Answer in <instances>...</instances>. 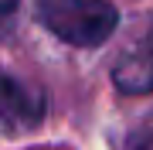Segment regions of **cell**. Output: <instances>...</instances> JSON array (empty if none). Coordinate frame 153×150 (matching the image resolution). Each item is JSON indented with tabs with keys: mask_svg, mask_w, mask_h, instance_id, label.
Returning a JSON list of instances; mask_svg holds the SVG:
<instances>
[{
	"mask_svg": "<svg viewBox=\"0 0 153 150\" xmlns=\"http://www.w3.org/2000/svg\"><path fill=\"white\" fill-rule=\"evenodd\" d=\"M44 28L75 48H95L116 28V7L105 0H38Z\"/></svg>",
	"mask_w": 153,
	"mask_h": 150,
	"instance_id": "1",
	"label": "cell"
},
{
	"mask_svg": "<svg viewBox=\"0 0 153 150\" xmlns=\"http://www.w3.org/2000/svg\"><path fill=\"white\" fill-rule=\"evenodd\" d=\"M116 85L126 92H146L153 89V28L126 48V55L116 61Z\"/></svg>",
	"mask_w": 153,
	"mask_h": 150,
	"instance_id": "2",
	"label": "cell"
},
{
	"mask_svg": "<svg viewBox=\"0 0 153 150\" xmlns=\"http://www.w3.org/2000/svg\"><path fill=\"white\" fill-rule=\"evenodd\" d=\"M133 150H153V133H143L136 143H133Z\"/></svg>",
	"mask_w": 153,
	"mask_h": 150,
	"instance_id": "3",
	"label": "cell"
}]
</instances>
